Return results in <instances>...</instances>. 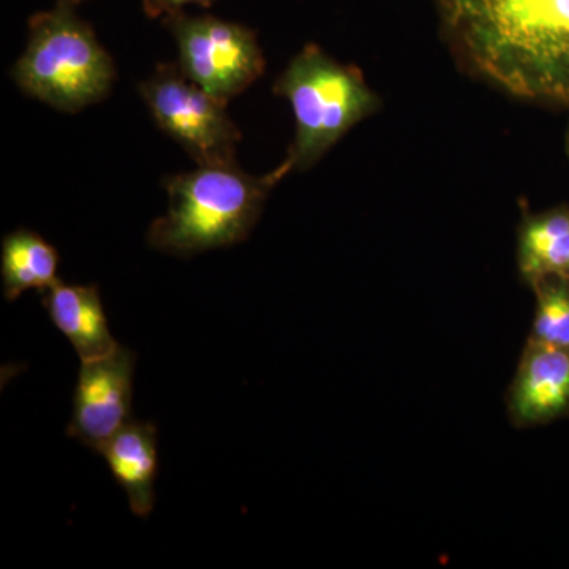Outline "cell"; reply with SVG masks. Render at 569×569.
<instances>
[{"label": "cell", "instance_id": "cell-2", "mask_svg": "<svg viewBox=\"0 0 569 569\" xmlns=\"http://www.w3.org/2000/svg\"><path fill=\"white\" fill-rule=\"evenodd\" d=\"M288 173L284 163L261 178L236 163L198 164L197 170L167 179L168 211L149 228V246L192 257L239 244L260 219L272 187Z\"/></svg>", "mask_w": 569, "mask_h": 569}, {"label": "cell", "instance_id": "cell-6", "mask_svg": "<svg viewBox=\"0 0 569 569\" xmlns=\"http://www.w3.org/2000/svg\"><path fill=\"white\" fill-rule=\"evenodd\" d=\"M141 96L153 121L198 164L234 163L241 140L227 104L190 81L179 66H160L142 82Z\"/></svg>", "mask_w": 569, "mask_h": 569}, {"label": "cell", "instance_id": "cell-5", "mask_svg": "<svg viewBox=\"0 0 569 569\" xmlns=\"http://www.w3.org/2000/svg\"><path fill=\"white\" fill-rule=\"evenodd\" d=\"M167 24L178 44L179 69L219 102L227 104L263 74V52L244 26L181 11Z\"/></svg>", "mask_w": 569, "mask_h": 569}, {"label": "cell", "instance_id": "cell-3", "mask_svg": "<svg viewBox=\"0 0 569 569\" xmlns=\"http://www.w3.org/2000/svg\"><path fill=\"white\" fill-rule=\"evenodd\" d=\"M11 74L33 99L78 112L108 96L116 73L96 33L62 0L54 9L33 14L28 47Z\"/></svg>", "mask_w": 569, "mask_h": 569}, {"label": "cell", "instance_id": "cell-7", "mask_svg": "<svg viewBox=\"0 0 569 569\" xmlns=\"http://www.w3.org/2000/svg\"><path fill=\"white\" fill-rule=\"evenodd\" d=\"M134 355L119 346L111 353L81 362L67 433L100 452L132 421Z\"/></svg>", "mask_w": 569, "mask_h": 569}, {"label": "cell", "instance_id": "cell-10", "mask_svg": "<svg viewBox=\"0 0 569 569\" xmlns=\"http://www.w3.org/2000/svg\"><path fill=\"white\" fill-rule=\"evenodd\" d=\"M112 477L126 490L130 509L138 518H149L156 503L159 473L157 427L152 422L130 421L100 449Z\"/></svg>", "mask_w": 569, "mask_h": 569}, {"label": "cell", "instance_id": "cell-1", "mask_svg": "<svg viewBox=\"0 0 569 569\" xmlns=\"http://www.w3.org/2000/svg\"><path fill=\"white\" fill-rule=\"evenodd\" d=\"M452 56L512 99L569 107V0H437Z\"/></svg>", "mask_w": 569, "mask_h": 569}, {"label": "cell", "instance_id": "cell-8", "mask_svg": "<svg viewBox=\"0 0 569 569\" xmlns=\"http://www.w3.org/2000/svg\"><path fill=\"white\" fill-rule=\"evenodd\" d=\"M518 427L545 426L569 418V348L527 340L507 396Z\"/></svg>", "mask_w": 569, "mask_h": 569}, {"label": "cell", "instance_id": "cell-11", "mask_svg": "<svg viewBox=\"0 0 569 569\" xmlns=\"http://www.w3.org/2000/svg\"><path fill=\"white\" fill-rule=\"evenodd\" d=\"M520 277L529 284L546 277H569V208L523 216L518 236Z\"/></svg>", "mask_w": 569, "mask_h": 569}, {"label": "cell", "instance_id": "cell-4", "mask_svg": "<svg viewBox=\"0 0 569 569\" xmlns=\"http://www.w3.org/2000/svg\"><path fill=\"white\" fill-rule=\"evenodd\" d=\"M276 92L291 104L296 137L283 163L290 171L313 167L343 134L380 110V97L353 66L329 58L316 44L288 63Z\"/></svg>", "mask_w": 569, "mask_h": 569}, {"label": "cell", "instance_id": "cell-14", "mask_svg": "<svg viewBox=\"0 0 569 569\" xmlns=\"http://www.w3.org/2000/svg\"><path fill=\"white\" fill-rule=\"evenodd\" d=\"M213 0H144V9L151 17L179 13L186 6H211Z\"/></svg>", "mask_w": 569, "mask_h": 569}, {"label": "cell", "instance_id": "cell-15", "mask_svg": "<svg viewBox=\"0 0 569 569\" xmlns=\"http://www.w3.org/2000/svg\"><path fill=\"white\" fill-rule=\"evenodd\" d=\"M63 2H69V3H71V2H80V0H63Z\"/></svg>", "mask_w": 569, "mask_h": 569}, {"label": "cell", "instance_id": "cell-13", "mask_svg": "<svg viewBox=\"0 0 569 569\" xmlns=\"http://www.w3.org/2000/svg\"><path fill=\"white\" fill-rule=\"evenodd\" d=\"M537 296L529 339L569 348V277H546L531 284Z\"/></svg>", "mask_w": 569, "mask_h": 569}, {"label": "cell", "instance_id": "cell-9", "mask_svg": "<svg viewBox=\"0 0 569 569\" xmlns=\"http://www.w3.org/2000/svg\"><path fill=\"white\" fill-rule=\"evenodd\" d=\"M41 305L81 362L102 358L119 347L111 335L97 284H69L58 280L43 293Z\"/></svg>", "mask_w": 569, "mask_h": 569}, {"label": "cell", "instance_id": "cell-12", "mask_svg": "<svg viewBox=\"0 0 569 569\" xmlns=\"http://www.w3.org/2000/svg\"><path fill=\"white\" fill-rule=\"evenodd\" d=\"M58 268V250L36 231L21 228L3 238L0 274L7 301L29 290L47 293L59 280Z\"/></svg>", "mask_w": 569, "mask_h": 569}]
</instances>
